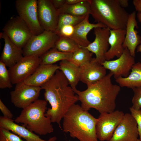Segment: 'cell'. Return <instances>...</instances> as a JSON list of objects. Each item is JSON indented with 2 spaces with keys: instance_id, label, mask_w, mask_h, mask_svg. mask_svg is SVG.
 Returning a JSON list of instances; mask_svg holds the SVG:
<instances>
[{
  "instance_id": "8fae6325",
  "label": "cell",
  "mask_w": 141,
  "mask_h": 141,
  "mask_svg": "<svg viewBox=\"0 0 141 141\" xmlns=\"http://www.w3.org/2000/svg\"><path fill=\"white\" fill-rule=\"evenodd\" d=\"M39 57L35 56H24L8 71L12 84L24 81L32 75L40 64Z\"/></svg>"
},
{
  "instance_id": "ba28073f",
  "label": "cell",
  "mask_w": 141,
  "mask_h": 141,
  "mask_svg": "<svg viewBox=\"0 0 141 141\" xmlns=\"http://www.w3.org/2000/svg\"><path fill=\"white\" fill-rule=\"evenodd\" d=\"M15 6L18 16L26 24L34 35L44 31L38 20V0H16Z\"/></svg>"
},
{
  "instance_id": "d4e9b609",
  "label": "cell",
  "mask_w": 141,
  "mask_h": 141,
  "mask_svg": "<svg viewBox=\"0 0 141 141\" xmlns=\"http://www.w3.org/2000/svg\"><path fill=\"white\" fill-rule=\"evenodd\" d=\"M72 54L73 53L59 51L54 48L39 57L40 64H52L60 61L69 60Z\"/></svg>"
},
{
  "instance_id": "f546056e",
  "label": "cell",
  "mask_w": 141,
  "mask_h": 141,
  "mask_svg": "<svg viewBox=\"0 0 141 141\" xmlns=\"http://www.w3.org/2000/svg\"><path fill=\"white\" fill-rule=\"evenodd\" d=\"M8 70L6 66L0 61V88L10 89L13 87Z\"/></svg>"
},
{
  "instance_id": "7402d4cb",
  "label": "cell",
  "mask_w": 141,
  "mask_h": 141,
  "mask_svg": "<svg viewBox=\"0 0 141 141\" xmlns=\"http://www.w3.org/2000/svg\"><path fill=\"white\" fill-rule=\"evenodd\" d=\"M127 77H121L115 80L120 87L132 89L141 86V62L135 63Z\"/></svg>"
},
{
  "instance_id": "8d00e7d4",
  "label": "cell",
  "mask_w": 141,
  "mask_h": 141,
  "mask_svg": "<svg viewBox=\"0 0 141 141\" xmlns=\"http://www.w3.org/2000/svg\"><path fill=\"white\" fill-rule=\"evenodd\" d=\"M133 3L136 11L141 12V0H134Z\"/></svg>"
},
{
  "instance_id": "ee69618b",
  "label": "cell",
  "mask_w": 141,
  "mask_h": 141,
  "mask_svg": "<svg viewBox=\"0 0 141 141\" xmlns=\"http://www.w3.org/2000/svg\"></svg>"
},
{
  "instance_id": "4dcf8cb0",
  "label": "cell",
  "mask_w": 141,
  "mask_h": 141,
  "mask_svg": "<svg viewBox=\"0 0 141 141\" xmlns=\"http://www.w3.org/2000/svg\"><path fill=\"white\" fill-rule=\"evenodd\" d=\"M26 141L22 140L19 136L12 133L9 130L0 128V141Z\"/></svg>"
},
{
  "instance_id": "e0dca14e",
  "label": "cell",
  "mask_w": 141,
  "mask_h": 141,
  "mask_svg": "<svg viewBox=\"0 0 141 141\" xmlns=\"http://www.w3.org/2000/svg\"><path fill=\"white\" fill-rule=\"evenodd\" d=\"M59 68L57 64H40L24 82L29 85L41 87L52 77Z\"/></svg>"
},
{
  "instance_id": "4316f807",
  "label": "cell",
  "mask_w": 141,
  "mask_h": 141,
  "mask_svg": "<svg viewBox=\"0 0 141 141\" xmlns=\"http://www.w3.org/2000/svg\"><path fill=\"white\" fill-rule=\"evenodd\" d=\"M93 53L85 47H80L73 53L68 60L75 65L79 67L90 61L92 59Z\"/></svg>"
},
{
  "instance_id": "4fadbf2b",
  "label": "cell",
  "mask_w": 141,
  "mask_h": 141,
  "mask_svg": "<svg viewBox=\"0 0 141 141\" xmlns=\"http://www.w3.org/2000/svg\"><path fill=\"white\" fill-rule=\"evenodd\" d=\"M135 63L134 57L128 49L124 48L122 55L114 60H105L101 64L110 71L115 80L121 77H126L130 74L132 66Z\"/></svg>"
},
{
  "instance_id": "6da1fadb",
  "label": "cell",
  "mask_w": 141,
  "mask_h": 141,
  "mask_svg": "<svg viewBox=\"0 0 141 141\" xmlns=\"http://www.w3.org/2000/svg\"><path fill=\"white\" fill-rule=\"evenodd\" d=\"M62 72L58 70L48 82L43 85L45 100L51 108L46 110L45 116L49 117L51 123H55L61 128L60 122L70 108L79 100Z\"/></svg>"
},
{
  "instance_id": "44dd1931",
  "label": "cell",
  "mask_w": 141,
  "mask_h": 141,
  "mask_svg": "<svg viewBox=\"0 0 141 141\" xmlns=\"http://www.w3.org/2000/svg\"><path fill=\"white\" fill-rule=\"evenodd\" d=\"M108 42L110 46L105 55V60L109 61L115 57H119L122 54L124 48L123 44L126 34V29H110Z\"/></svg>"
},
{
  "instance_id": "f35d334b",
  "label": "cell",
  "mask_w": 141,
  "mask_h": 141,
  "mask_svg": "<svg viewBox=\"0 0 141 141\" xmlns=\"http://www.w3.org/2000/svg\"><path fill=\"white\" fill-rule=\"evenodd\" d=\"M83 0H65V5L75 4L79 3Z\"/></svg>"
},
{
  "instance_id": "7bdbcfd3",
  "label": "cell",
  "mask_w": 141,
  "mask_h": 141,
  "mask_svg": "<svg viewBox=\"0 0 141 141\" xmlns=\"http://www.w3.org/2000/svg\"><path fill=\"white\" fill-rule=\"evenodd\" d=\"M6 141H8L7 140H6Z\"/></svg>"
},
{
  "instance_id": "b9f144b4",
  "label": "cell",
  "mask_w": 141,
  "mask_h": 141,
  "mask_svg": "<svg viewBox=\"0 0 141 141\" xmlns=\"http://www.w3.org/2000/svg\"><path fill=\"white\" fill-rule=\"evenodd\" d=\"M137 141H141L139 139H138Z\"/></svg>"
},
{
  "instance_id": "9c48e42d",
  "label": "cell",
  "mask_w": 141,
  "mask_h": 141,
  "mask_svg": "<svg viewBox=\"0 0 141 141\" xmlns=\"http://www.w3.org/2000/svg\"><path fill=\"white\" fill-rule=\"evenodd\" d=\"M124 114L122 111L118 110L100 114L96 126L98 139L100 141H109Z\"/></svg>"
},
{
  "instance_id": "cb8c5ba5",
  "label": "cell",
  "mask_w": 141,
  "mask_h": 141,
  "mask_svg": "<svg viewBox=\"0 0 141 141\" xmlns=\"http://www.w3.org/2000/svg\"><path fill=\"white\" fill-rule=\"evenodd\" d=\"M57 10L59 14L65 13L77 16H85L90 14V4L89 0H83L75 4L65 5Z\"/></svg>"
},
{
  "instance_id": "836d02e7",
  "label": "cell",
  "mask_w": 141,
  "mask_h": 141,
  "mask_svg": "<svg viewBox=\"0 0 141 141\" xmlns=\"http://www.w3.org/2000/svg\"><path fill=\"white\" fill-rule=\"evenodd\" d=\"M129 109L131 114L137 122L139 139L141 141V109H136L131 107Z\"/></svg>"
},
{
  "instance_id": "484cf974",
  "label": "cell",
  "mask_w": 141,
  "mask_h": 141,
  "mask_svg": "<svg viewBox=\"0 0 141 141\" xmlns=\"http://www.w3.org/2000/svg\"><path fill=\"white\" fill-rule=\"evenodd\" d=\"M89 15H87L80 23L75 26L74 34L70 38L73 40L80 47L87 46L91 42L85 35V28L89 22Z\"/></svg>"
},
{
  "instance_id": "ffe728a7",
  "label": "cell",
  "mask_w": 141,
  "mask_h": 141,
  "mask_svg": "<svg viewBox=\"0 0 141 141\" xmlns=\"http://www.w3.org/2000/svg\"><path fill=\"white\" fill-rule=\"evenodd\" d=\"M0 128L9 130L17 135L26 141H56L57 138L55 136L45 140L25 127L14 122L12 119H8L3 116L0 117Z\"/></svg>"
},
{
  "instance_id": "52a82bcc",
  "label": "cell",
  "mask_w": 141,
  "mask_h": 141,
  "mask_svg": "<svg viewBox=\"0 0 141 141\" xmlns=\"http://www.w3.org/2000/svg\"><path fill=\"white\" fill-rule=\"evenodd\" d=\"M3 30L10 40L22 49L34 35L26 24L18 16L11 18Z\"/></svg>"
},
{
  "instance_id": "277c9868",
  "label": "cell",
  "mask_w": 141,
  "mask_h": 141,
  "mask_svg": "<svg viewBox=\"0 0 141 141\" xmlns=\"http://www.w3.org/2000/svg\"><path fill=\"white\" fill-rule=\"evenodd\" d=\"M91 15L110 29H126L129 14L118 0H89Z\"/></svg>"
},
{
  "instance_id": "60d3db41",
  "label": "cell",
  "mask_w": 141,
  "mask_h": 141,
  "mask_svg": "<svg viewBox=\"0 0 141 141\" xmlns=\"http://www.w3.org/2000/svg\"><path fill=\"white\" fill-rule=\"evenodd\" d=\"M137 52H140L141 53V42L137 48ZM140 61L141 62V57Z\"/></svg>"
},
{
  "instance_id": "e575fe53",
  "label": "cell",
  "mask_w": 141,
  "mask_h": 141,
  "mask_svg": "<svg viewBox=\"0 0 141 141\" xmlns=\"http://www.w3.org/2000/svg\"><path fill=\"white\" fill-rule=\"evenodd\" d=\"M0 109L3 115V116L5 118L12 119L13 115L11 111L4 105L1 100L0 99Z\"/></svg>"
},
{
  "instance_id": "5b68a950",
  "label": "cell",
  "mask_w": 141,
  "mask_h": 141,
  "mask_svg": "<svg viewBox=\"0 0 141 141\" xmlns=\"http://www.w3.org/2000/svg\"><path fill=\"white\" fill-rule=\"evenodd\" d=\"M47 102L37 99L22 109L14 121L20 124L30 131L40 135H45L54 131L50 118L46 116Z\"/></svg>"
},
{
  "instance_id": "2e32d148",
  "label": "cell",
  "mask_w": 141,
  "mask_h": 141,
  "mask_svg": "<svg viewBox=\"0 0 141 141\" xmlns=\"http://www.w3.org/2000/svg\"><path fill=\"white\" fill-rule=\"evenodd\" d=\"M106 75V69L95 58L79 67L80 81L86 85L99 81Z\"/></svg>"
},
{
  "instance_id": "ac0fdd59",
  "label": "cell",
  "mask_w": 141,
  "mask_h": 141,
  "mask_svg": "<svg viewBox=\"0 0 141 141\" xmlns=\"http://www.w3.org/2000/svg\"><path fill=\"white\" fill-rule=\"evenodd\" d=\"M136 14L135 11L129 14L126 27V34L123 44L124 48H127L131 55L135 56V50L141 42V37L135 29L138 28L136 19Z\"/></svg>"
},
{
  "instance_id": "8992f818",
  "label": "cell",
  "mask_w": 141,
  "mask_h": 141,
  "mask_svg": "<svg viewBox=\"0 0 141 141\" xmlns=\"http://www.w3.org/2000/svg\"><path fill=\"white\" fill-rule=\"evenodd\" d=\"M59 38L56 32L46 30L39 34L33 35L22 49L23 56L40 57L54 48Z\"/></svg>"
},
{
  "instance_id": "7a4b0ae2",
  "label": "cell",
  "mask_w": 141,
  "mask_h": 141,
  "mask_svg": "<svg viewBox=\"0 0 141 141\" xmlns=\"http://www.w3.org/2000/svg\"><path fill=\"white\" fill-rule=\"evenodd\" d=\"M113 75L110 72L102 79L87 85L85 90L73 89L81 103L84 110L95 109L100 114L111 113L115 110L116 101L120 90V86L112 82Z\"/></svg>"
},
{
  "instance_id": "1f68e13d",
  "label": "cell",
  "mask_w": 141,
  "mask_h": 141,
  "mask_svg": "<svg viewBox=\"0 0 141 141\" xmlns=\"http://www.w3.org/2000/svg\"><path fill=\"white\" fill-rule=\"evenodd\" d=\"M134 95L132 99V105L134 109L138 110L141 108V86L132 89Z\"/></svg>"
},
{
  "instance_id": "5bb4252c",
  "label": "cell",
  "mask_w": 141,
  "mask_h": 141,
  "mask_svg": "<svg viewBox=\"0 0 141 141\" xmlns=\"http://www.w3.org/2000/svg\"><path fill=\"white\" fill-rule=\"evenodd\" d=\"M138 136L137 122L131 113H127L109 141H137Z\"/></svg>"
},
{
  "instance_id": "f1b7e54d",
  "label": "cell",
  "mask_w": 141,
  "mask_h": 141,
  "mask_svg": "<svg viewBox=\"0 0 141 141\" xmlns=\"http://www.w3.org/2000/svg\"><path fill=\"white\" fill-rule=\"evenodd\" d=\"M86 16H77L65 13L59 14L56 32L57 33L64 26L72 25L75 26L81 22Z\"/></svg>"
},
{
  "instance_id": "d6986e66",
  "label": "cell",
  "mask_w": 141,
  "mask_h": 141,
  "mask_svg": "<svg viewBox=\"0 0 141 141\" xmlns=\"http://www.w3.org/2000/svg\"><path fill=\"white\" fill-rule=\"evenodd\" d=\"M0 38L3 39L4 44L0 61L6 66L11 67L24 57L22 49L14 44L4 32L1 33Z\"/></svg>"
},
{
  "instance_id": "ab89813d",
  "label": "cell",
  "mask_w": 141,
  "mask_h": 141,
  "mask_svg": "<svg viewBox=\"0 0 141 141\" xmlns=\"http://www.w3.org/2000/svg\"><path fill=\"white\" fill-rule=\"evenodd\" d=\"M137 15L139 21L141 24V12H138Z\"/></svg>"
},
{
  "instance_id": "30bf717a",
  "label": "cell",
  "mask_w": 141,
  "mask_h": 141,
  "mask_svg": "<svg viewBox=\"0 0 141 141\" xmlns=\"http://www.w3.org/2000/svg\"><path fill=\"white\" fill-rule=\"evenodd\" d=\"M41 87L31 86L23 81L16 84L10 92L11 102L16 107L22 109L38 99Z\"/></svg>"
},
{
  "instance_id": "83f0119b",
  "label": "cell",
  "mask_w": 141,
  "mask_h": 141,
  "mask_svg": "<svg viewBox=\"0 0 141 141\" xmlns=\"http://www.w3.org/2000/svg\"><path fill=\"white\" fill-rule=\"evenodd\" d=\"M80 47L72 39L63 36H60L55 44L54 48L62 52L73 53Z\"/></svg>"
},
{
  "instance_id": "3957f363",
  "label": "cell",
  "mask_w": 141,
  "mask_h": 141,
  "mask_svg": "<svg viewBox=\"0 0 141 141\" xmlns=\"http://www.w3.org/2000/svg\"><path fill=\"white\" fill-rule=\"evenodd\" d=\"M97 121V118L75 104L63 118L62 130L79 141H98L96 130Z\"/></svg>"
},
{
  "instance_id": "d6a6232c",
  "label": "cell",
  "mask_w": 141,
  "mask_h": 141,
  "mask_svg": "<svg viewBox=\"0 0 141 141\" xmlns=\"http://www.w3.org/2000/svg\"><path fill=\"white\" fill-rule=\"evenodd\" d=\"M75 30V26L67 25L62 26L56 33L60 36L71 38L73 36Z\"/></svg>"
},
{
  "instance_id": "9a60e30c",
  "label": "cell",
  "mask_w": 141,
  "mask_h": 141,
  "mask_svg": "<svg viewBox=\"0 0 141 141\" xmlns=\"http://www.w3.org/2000/svg\"><path fill=\"white\" fill-rule=\"evenodd\" d=\"M94 29L95 39L85 48L95 54V60L101 64L106 60L105 55L109 48L108 39L110 34V29L107 27H101Z\"/></svg>"
},
{
  "instance_id": "74e56055",
  "label": "cell",
  "mask_w": 141,
  "mask_h": 141,
  "mask_svg": "<svg viewBox=\"0 0 141 141\" xmlns=\"http://www.w3.org/2000/svg\"><path fill=\"white\" fill-rule=\"evenodd\" d=\"M120 6L122 8H126L128 5V0H118Z\"/></svg>"
},
{
  "instance_id": "7c38bea8",
  "label": "cell",
  "mask_w": 141,
  "mask_h": 141,
  "mask_svg": "<svg viewBox=\"0 0 141 141\" xmlns=\"http://www.w3.org/2000/svg\"><path fill=\"white\" fill-rule=\"evenodd\" d=\"M38 16L39 24L44 30L56 32L59 14L51 0H38Z\"/></svg>"
},
{
  "instance_id": "d590c367",
  "label": "cell",
  "mask_w": 141,
  "mask_h": 141,
  "mask_svg": "<svg viewBox=\"0 0 141 141\" xmlns=\"http://www.w3.org/2000/svg\"><path fill=\"white\" fill-rule=\"evenodd\" d=\"M55 7L59 9L65 5V0H51Z\"/></svg>"
},
{
  "instance_id": "603a6c76",
  "label": "cell",
  "mask_w": 141,
  "mask_h": 141,
  "mask_svg": "<svg viewBox=\"0 0 141 141\" xmlns=\"http://www.w3.org/2000/svg\"><path fill=\"white\" fill-rule=\"evenodd\" d=\"M59 66V70L67 79L70 86L73 89L76 88V86L80 81L79 67L68 60L61 61Z\"/></svg>"
}]
</instances>
